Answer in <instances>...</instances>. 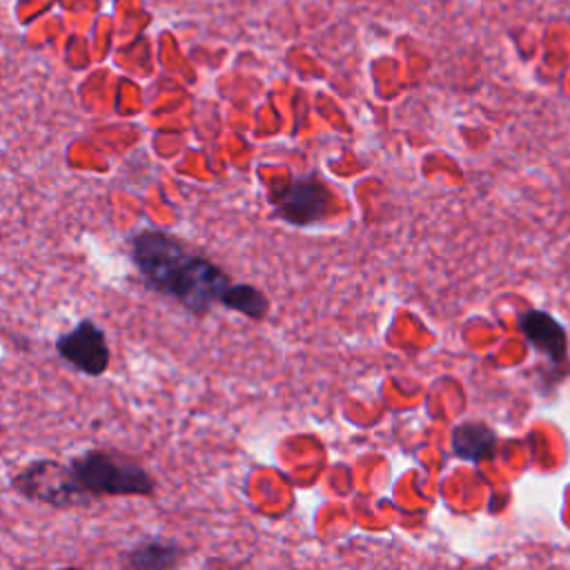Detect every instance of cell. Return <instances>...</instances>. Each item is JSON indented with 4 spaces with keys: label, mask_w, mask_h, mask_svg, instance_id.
<instances>
[{
    "label": "cell",
    "mask_w": 570,
    "mask_h": 570,
    "mask_svg": "<svg viewBox=\"0 0 570 570\" xmlns=\"http://www.w3.org/2000/svg\"><path fill=\"white\" fill-rule=\"evenodd\" d=\"M521 330L525 338L543 352L550 361H563L568 354V338L561 323H557L548 312L530 309L521 316Z\"/></svg>",
    "instance_id": "obj_6"
},
{
    "label": "cell",
    "mask_w": 570,
    "mask_h": 570,
    "mask_svg": "<svg viewBox=\"0 0 570 570\" xmlns=\"http://www.w3.org/2000/svg\"><path fill=\"white\" fill-rule=\"evenodd\" d=\"M11 488L31 501H40L53 508H76L91 503L78 488L69 463L56 459L31 461L11 476Z\"/></svg>",
    "instance_id": "obj_3"
},
{
    "label": "cell",
    "mask_w": 570,
    "mask_h": 570,
    "mask_svg": "<svg viewBox=\"0 0 570 570\" xmlns=\"http://www.w3.org/2000/svg\"><path fill=\"white\" fill-rule=\"evenodd\" d=\"M78 488L89 501L102 497H151L156 479L136 459L116 450H85L69 461Z\"/></svg>",
    "instance_id": "obj_2"
},
{
    "label": "cell",
    "mask_w": 570,
    "mask_h": 570,
    "mask_svg": "<svg viewBox=\"0 0 570 570\" xmlns=\"http://www.w3.org/2000/svg\"><path fill=\"white\" fill-rule=\"evenodd\" d=\"M278 216L296 225H309L327 214L330 191L316 180H294L274 191Z\"/></svg>",
    "instance_id": "obj_5"
},
{
    "label": "cell",
    "mask_w": 570,
    "mask_h": 570,
    "mask_svg": "<svg viewBox=\"0 0 570 570\" xmlns=\"http://www.w3.org/2000/svg\"><path fill=\"white\" fill-rule=\"evenodd\" d=\"M129 254L149 289L176 301L194 316H205L216 303L227 305L234 281L174 234L138 229L129 238Z\"/></svg>",
    "instance_id": "obj_1"
},
{
    "label": "cell",
    "mask_w": 570,
    "mask_h": 570,
    "mask_svg": "<svg viewBox=\"0 0 570 570\" xmlns=\"http://www.w3.org/2000/svg\"><path fill=\"white\" fill-rule=\"evenodd\" d=\"M494 445V434L479 423H463L454 428L452 434V448L461 459L470 461H481L483 456L490 454Z\"/></svg>",
    "instance_id": "obj_8"
},
{
    "label": "cell",
    "mask_w": 570,
    "mask_h": 570,
    "mask_svg": "<svg viewBox=\"0 0 570 570\" xmlns=\"http://www.w3.org/2000/svg\"><path fill=\"white\" fill-rule=\"evenodd\" d=\"M58 356L87 376H100L109 367V345L102 327L91 318H80L53 343Z\"/></svg>",
    "instance_id": "obj_4"
},
{
    "label": "cell",
    "mask_w": 570,
    "mask_h": 570,
    "mask_svg": "<svg viewBox=\"0 0 570 570\" xmlns=\"http://www.w3.org/2000/svg\"><path fill=\"white\" fill-rule=\"evenodd\" d=\"M185 550L167 539H145L125 552V566L136 570H167L176 568Z\"/></svg>",
    "instance_id": "obj_7"
}]
</instances>
